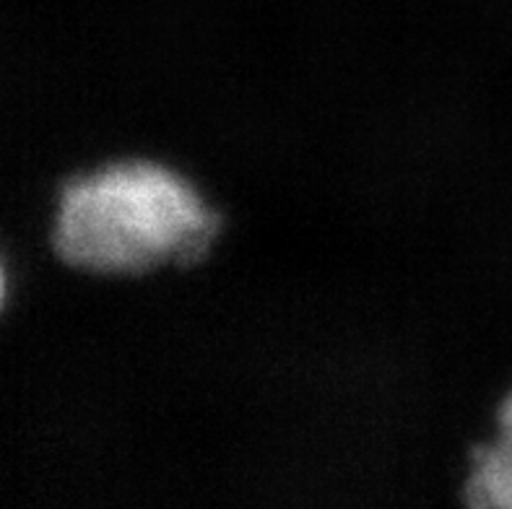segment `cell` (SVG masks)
Masks as SVG:
<instances>
[{"label":"cell","instance_id":"6da1fadb","mask_svg":"<svg viewBox=\"0 0 512 509\" xmlns=\"http://www.w3.org/2000/svg\"><path fill=\"white\" fill-rule=\"evenodd\" d=\"M219 237V213L188 180L156 162H117L68 182L55 250L73 268L149 273L201 260Z\"/></svg>","mask_w":512,"mask_h":509},{"label":"cell","instance_id":"7a4b0ae2","mask_svg":"<svg viewBox=\"0 0 512 509\" xmlns=\"http://www.w3.org/2000/svg\"><path fill=\"white\" fill-rule=\"evenodd\" d=\"M463 499L479 509H512V442L497 437L474 452Z\"/></svg>","mask_w":512,"mask_h":509},{"label":"cell","instance_id":"3957f363","mask_svg":"<svg viewBox=\"0 0 512 509\" xmlns=\"http://www.w3.org/2000/svg\"><path fill=\"white\" fill-rule=\"evenodd\" d=\"M497 437L512 442V393L502 400L500 411H497Z\"/></svg>","mask_w":512,"mask_h":509},{"label":"cell","instance_id":"277c9868","mask_svg":"<svg viewBox=\"0 0 512 509\" xmlns=\"http://www.w3.org/2000/svg\"><path fill=\"white\" fill-rule=\"evenodd\" d=\"M0 291H3V281H0Z\"/></svg>","mask_w":512,"mask_h":509}]
</instances>
